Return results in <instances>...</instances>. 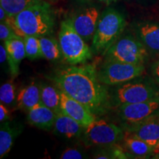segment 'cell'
Returning a JSON list of instances; mask_svg holds the SVG:
<instances>
[{
    "label": "cell",
    "instance_id": "44dd1931",
    "mask_svg": "<svg viewBox=\"0 0 159 159\" xmlns=\"http://www.w3.org/2000/svg\"><path fill=\"white\" fill-rule=\"evenodd\" d=\"M39 39L43 58L50 61H55L61 58L62 52L59 41L54 38L49 37L48 35L39 37Z\"/></svg>",
    "mask_w": 159,
    "mask_h": 159
},
{
    "label": "cell",
    "instance_id": "e0dca14e",
    "mask_svg": "<svg viewBox=\"0 0 159 159\" xmlns=\"http://www.w3.org/2000/svg\"><path fill=\"white\" fill-rule=\"evenodd\" d=\"M18 107L27 112L41 102V85L32 81L28 85L19 91L16 98Z\"/></svg>",
    "mask_w": 159,
    "mask_h": 159
},
{
    "label": "cell",
    "instance_id": "4dcf8cb0",
    "mask_svg": "<svg viewBox=\"0 0 159 159\" xmlns=\"http://www.w3.org/2000/svg\"><path fill=\"white\" fill-rule=\"evenodd\" d=\"M99 1L105 3L106 5H111V4L116 2L117 0H99Z\"/></svg>",
    "mask_w": 159,
    "mask_h": 159
},
{
    "label": "cell",
    "instance_id": "484cf974",
    "mask_svg": "<svg viewBox=\"0 0 159 159\" xmlns=\"http://www.w3.org/2000/svg\"><path fill=\"white\" fill-rule=\"evenodd\" d=\"M83 158L84 157L82 152L76 148L66 149L60 157V158L62 159H81Z\"/></svg>",
    "mask_w": 159,
    "mask_h": 159
},
{
    "label": "cell",
    "instance_id": "4316f807",
    "mask_svg": "<svg viewBox=\"0 0 159 159\" xmlns=\"http://www.w3.org/2000/svg\"><path fill=\"white\" fill-rule=\"evenodd\" d=\"M10 118V113L7 108L5 106V104L1 103L0 105V121L1 122L8 121Z\"/></svg>",
    "mask_w": 159,
    "mask_h": 159
},
{
    "label": "cell",
    "instance_id": "7402d4cb",
    "mask_svg": "<svg viewBox=\"0 0 159 159\" xmlns=\"http://www.w3.org/2000/svg\"><path fill=\"white\" fill-rule=\"evenodd\" d=\"M41 0H0V6L7 12L9 16H16L30 6Z\"/></svg>",
    "mask_w": 159,
    "mask_h": 159
},
{
    "label": "cell",
    "instance_id": "5b68a950",
    "mask_svg": "<svg viewBox=\"0 0 159 159\" xmlns=\"http://www.w3.org/2000/svg\"><path fill=\"white\" fill-rule=\"evenodd\" d=\"M131 80L118 85L111 94V104L118 107L123 104L142 102L159 97V86L147 79Z\"/></svg>",
    "mask_w": 159,
    "mask_h": 159
},
{
    "label": "cell",
    "instance_id": "30bf717a",
    "mask_svg": "<svg viewBox=\"0 0 159 159\" xmlns=\"http://www.w3.org/2000/svg\"><path fill=\"white\" fill-rule=\"evenodd\" d=\"M127 133L138 137L159 152V113L138 123L127 125Z\"/></svg>",
    "mask_w": 159,
    "mask_h": 159
},
{
    "label": "cell",
    "instance_id": "d4e9b609",
    "mask_svg": "<svg viewBox=\"0 0 159 159\" xmlns=\"http://www.w3.org/2000/svg\"><path fill=\"white\" fill-rule=\"evenodd\" d=\"M19 36L16 34L15 31L13 28L5 22H1L0 24V39L1 41H5L7 40L12 39L13 38Z\"/></svg>",
    "mask_w": 159,
    "mask_h": 159
},
{
    "label": "cell",
    "instance_id": "6da1fadb",
    "mask_svg": "<svg viewBox=\"0 0 159 159\" xmlns=\"http://www.w3.org/2000/svg\"><path fill=\"white\" fill-rule=\"evenodd\" d=\"M51 79L57 88L85 105L95 115L104 114L110 108L108 85L99 81L94 64L83 63L60 69Z\"/></svg>",
    "mask_w": 159,
    "mask_h": 159
},
{
    "label": "cell",
    "instance_id": "83f0119b",
    "mask_svg": "<svg viewBox=\"0 0 159 159\" xmlns=\"http://www.w3.org/2000/svg\"><path fill=\"white\" fill-rule=\"evenodd\" d=\"M152 75L153 76L155 80L159 85V57L157 59V61L152 66Z\"/></svg>",
    "mask_w": 159,
    "mask_h": 159
},
{
    "label": "cell",
    "instance_id": "d6986e66",
    "mask_svg": "<svg viewBox=\"0 0 159 159\" xmlns=\"http://www.w3.org/2000/svg\"><path fill=\"white\" fill-rule=\"evenodd\" d=\"M124 148L128 153L139 158H146L155 152L153 147L128 133L124 136Z\"/></svg>",
    "mask_w": 159,
    "mask_h": 159
},
{
    "label": "cell",
    "instance_id": "cb8c5ba5",
    "mask_svg": "<svg viewBox=\"0 0 159 159\" xmlns=\"http://www.w3.org/2000/svg\"><path fill=\"white\" fill-rule=\"evenodd\" d=\"M15 85L12 81L6 82L0 88V101L5 105H10L15 100Z\"/></svg>",
    "mask_w": 159,
    "mask_h": 159
},
{
    "label": "cell",
    "instance_id": "52a82bcc",
    "mask_svg": "<svg viewBox=\"0 0 159 159\" xmlns=\"http://www.w3.org/2000/svg\"><path fill=\"white\" fill-rule=\"evenodd\" d=\"M144 69V64H132L105 59L97 70V76L103 84L118 85L139 77Z\"/></svg>",
    "mask_w": 159,
    "mask_h": 159
},
{
    "label": "cell",
    "instance_id": "f1b7e54d",
    "mask_svg": "<svg viewBox=\"0 0 159 159\" xmlns=\"http://www.w3.org/2000/svg\"><path fill=\"white\" fill-rule=\"evenodd\" d=\"M7 61V53L6 50L5 44H1L0 46V62L2 64Z\"/></svg>",
    "mask_w": 159,
    "mask_h": 159
},
{
    "label": "cell",
    "instance_id": "9a60e30c",
    "mask_svg": "<svg viewBox=\"0 0 159 159\" xmlns=\"http://www.w3.org/2000/svg\"><path fill=\"white\" fill-rule=\"evenodd\" d=\"M7 53V63L10 71L13 77L18 76L19 73V65L26 57L25 43L23 38L16 36L5 41Z\"/></svg>",
    "mask_w": 159,
    "mask_h": 159
},
{
    "label": "cell",
    "instance_id": "1f68e13d",
    "mask_svg": "<svg viewBox=\"0 0 159 159\" xmlns=\"http://www.w3.org/2000/svg\"><path fill=\"white\" fill-rule=\"evenodd\" d=\"M130 1H134V2H143L145 0H130Z\"/></svg>",
    "mask_w": 159,
    "mask_h": 159
},
{
    "label": "cell",
    "instance_id": "5bb4252c",
    "mask_svg": "<svg viewBox=\"0 0 159 159\" xmlns=\"http://www.w3.org/2000/svg\"><path fill=\"white\" fill-rule=\"evenodd\" d=\"M56 115L54 111L40 102L27 112V121L37 128L50 130L54 128Z\"/></svg>",
    "mask_w": 159,
    "mask_h": 159
},
{
    "label": "cell",
    "instance_id": "7c38bea8",
    "mask_svg": "<svg viewBox=\"0 0 159 159\" xmlns=\"http://www.w3.org/2000/svg\"><path fill=\"white\" fill-rule=\"evenodd\" d=\"M60 94L61 112L74 119L83 127L88 126L96 120V115L85 105L66 94L61 89H60Z\"/></svg>",
    "mask_w": 159,
    "mask_h": 159
},
{
    "label": "cell",
    "instance_id": "7a4b0ae2",
    "mask_svg": "<svg viewBox=\"0 0 159 159\" xmlns=\"http://www.w3.org/2000/svg\"><path fill=\"white\" fill-rule=\"evenodd\" d=\"M5 22L21 38L29 35L41 37L52 33L55 16L50 5L41 0L16 16H8Z\"/></svg>",
    "mask_w": 159,
    "mask_h": 159
},
{
    "label": "cell",
    "instance_id": "603a6c76",
    "mask_svg": "<svg viewBox=\"0 0 159 159\" xmlns=\"http://www.w3.org/2000/svg\"><path fill=\"white\" fill-rule=\"evenodd\" d=\"M23 39L25 47L26 57L27 58L33 61L43 57L39 37L29 35L24 37Z\"/></svg>",
    "mask_w": 159,
    "mask_h": 159
},
{
    "label": "cell",
    "instance_id": "ffe728a7",
    "mask_svg": "<svg viewBox=\"0 0 159 159\" xmlns=\"http://www.w3.org/2000/svg\"><path fill=\"white\" fill-rule=\"evenodd\" d=\"M41 102L54 111L56 114L61 112L60 89L55 85L49 84L41 85Z\"/></svg>",
    "mask_w": 159,
    "mask_h": 159
},
{
    "label": "cell",
    "instance_id": "277c9868",
    "mask_svg": "<svg viewBox=\"0 0 159 159\" xmlns=\"http://www.w3.org/2000/svg\"><path fill=\"white\" fill-rule=\"evenodd\" d=\"M58 41L63 60L69 65L83 64L92 57V49L75 30L70 18L61 22Z\"/></svg>",
    "mask_w": 159,
    "mask_h": 159
},
{
    "label": "cell",
    "instance_id": "ba28073f",
    "mask_svg": "<svg viewBox=\"0 0 159 159\" xmlns=\"http://www.w3.org/2000/svg\"><path fill=\"white\" fill-rule=\"evenodd\" d=\"M85 145H113L124 139L122 128L103 119H96L85 127L81 135Z\"/></svg>",
    "mask_w": 159,
    "mask_h": 159
},
{
    "label": "cell",
    "instance_id": "8fae6325",
    "mask_svg": "<svg viewBox=\"0 0 159 159\" xmlns=\"http://www.w3.org/2000/svg\"><path fill=\"white\" fill-rule=\"evenodd\" d=\"M99 16L97 7L89 6L80 10L70 19L78 34L85 41H89L94 35Z\"/></svg>",
    "mask_w": 159,
    "mask_h": 159
},
{
    "label": "cell",
    "instance_id": "4fadbf2b",
    "mask_svg": "<svg viewBox=\"0 0 159 159\" xmlns=\"http://www.w3.org/2000/svg\"><path fill=\"white\" fill-rule=\"evenodd\" d=\"M134 33L150 55H159L158 23L150 21H139L134 25Z\"/></svg>",
    "mask_w": 159,
    "mask_h": 159
},
{
    "label": "cell",
    "instance_id": "d6a6232c",
    "mask_svg": "<svg viewBox=\"0 0 159 159\" xmlns=\"http://www.w3.org/2000/svg\"><path fill=\"white\" fill-rule=\"evenodd\" d=\"M158 113H159V111H158Z\"/></svg>",
    "mask_w": 159,
    "mask_h": 159
},
{
    "label": "cell",
    "instance_id": "2e32d148",
    "mask_svg": "<svg viewBox=\"0 0 159 159\" xmlns=\"http://www.w3.org/2000/svg\"><path fill=\"white\" fill-rule=\"evenodd\" d=\"M85 127L63 112L57 113L54 125V131L66 139H73L82 135Z\"/></svg>",
    "mask_w": 159,
    "mask_h": 159
},
{
    "label": "cell",
    "instance_id": "8992f818",
    "mask_svg": "<svg viewBox=\"0 0 159 159\" xmlns=\"http://www.w3.org/2000/svg\"><path fill=\"white\" fill-rule=\"evenodd\" d=\"M105 59L114 60L132 64H144L150 54L136 35H122L110 47Z\"/></svg>",
    "mask_w": 159,
    "mask_h": 159
},
{
    "label": "cell",
    "instance_id": "9c48e42d",
    "mask_svg": "<svg viewBox=\"0 0 159 159\" xmlns=\"http://www.w3.org/2000/svg\"><path fill=\"white\" fill-rule=\"evenodd\" d=\"M159 111V97L142 102L123 104L118 106L120 118L127 125L138 123L148 119Z\"/></svg>",
    "mask_w": 159,
    "mask_h": 159
},
{
    "label": "cell",
    "instance_id": "ac0fdd59",
    "mask_svg": "<svg viewBox=\"0 0 159 159\" xmlns=\"http://www.w3.org/2000/svg\"><path fill=\"white\" fill-rule=\"evenodd\" d=\"M21 126L10 122H2L0 128V158L5 157L11 150L16 137L21 134Z\"/></svg>",
    "mask_w": 159,
    "mask_h": 159
},
{
    "label": "cell",
    "instance_id": "3957f363",
    "mask_svg": "<svg viewBox=\"0 0 159 159\" xmlns=\"http://www.w3.org/2000/svg\"><path fill=\"white\" fill-rule=\"evenodd\" d=\"M127 22L124 16L114 8H107L99 16L92 39L91 49L95 54L104 55L122 36Z\"/></svg>",
    "mask_w": 159,
    "mask_h": 159
},
{
    "label": "cell",
    "instance_id": "f546056e",
    "mask_svg": "<svg viewBox=\"0 0 159 159\" xmlns=\"http://www.w3.org/2000/svg\"><path fill=\"white\" fill-rule=\"evenodd\" d=\"M8 16H9L7 12L5 11V10L0 6V21H1V22H5Z\"/></svg>",
    "mask_w": 159,
    "mask_h": 159
}]
</instances>
